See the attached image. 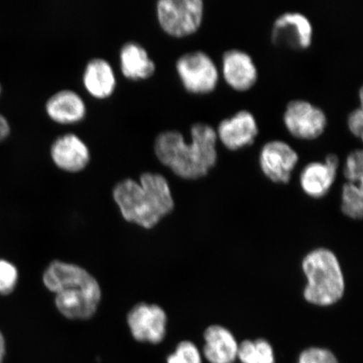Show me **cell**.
I'll list each match as a JSON object with an SVG mask.
<instances>
[{"mask_svg":"<svg viewBox=\"0 0 363 363\" xmlns=\"http://www.w3.org/2000/svg\"><path fill=\"white\" fill-rule=\"evenodd\" d=\"M204 357L211 363H234L238 357L237 340L229 330L221 325H211L203 335Z\"/></svg>","mask_w":363,"mask_h":363,"instance_id":"obj_18","label":"cell"},{"mask_svg":"<svg viewBox=\"0 0 363 363\" xmlns=\"http://www.w3.org/2000/svg\"><path fill=\"white\" fill-rule=\"evenodd\" d=\"M1 89H2L1 84H0V94H1Z\"/></svg>","mask_w":363,"mask_h":363,"instance_id":"obj_28","label":"cell"},{"mask_svg":"<svg viewBox=\"0 0 363 363\" xmlns=\"http://www.w3.org/2000/svg\"><path fill=\"white\" fill-rule=\"evenodd\" d=\"M344 175L349 183L361 184L363 181V152L353 150L348 154L344 165Z\"/></svg>","mask_w":363,"mask_h":363,"instance_id":"obj_21","label":"cell"},{"mask_svg":"<svg viewBox=\"0 0 363 363\" xmlns=\"http://www.w3.org/2000/svg\"><path fill=\"white\" fill-rule=\"evenodd\" d=\"M157 17L161 28L174 38H184L201 28L204 15L203 0H159Z\"/></svg>","mask_w":363,"mask_h":363,"instance_id":"obj_5","label":"cell"},{"mask_svg":"<svg viewBox=\"0 0 363 363\" xmlns=\"http://www.w3.org/2000/svg\"><path fill=\"white\" fill-rule=\"evenodd\" d=\"M43 283L55 294L57 310L67 319L88 320L96 313L101 289L83 267L54 261L44 272Z\"/></svg>","mask_w":363,"mask_h":363,"instance_id":"obj_3","label":"cell"},{"mask_svg":"<svg viewBox=\"0 0 363 363\" xmlns=\"http://www.w3.org/2000/svg\"><path fill=\"white\" fill-rule=\"evenodd\" d=\"M216 131L218 140L227 149L238 151L255 143L259 126L251 111L240 110L220 121Z\"/></svg>","mask_w":363,"mask_h":363,"instance_id":"obj_11","label":"cell"},{"mask_svg":"<svg viewBox=\"0 0 363 363\" xmlns=\"http://www.w3.org/2000/svg\"><path fill=\"white\" fill-rule=\"evenodd\" d=\"M4 353H6V342L1 333H0V363L3 362Z\"/></svg>","mask_w":363,"mask_h":363,"instance_id":"obj_27","label":"cell"},{"mask_svg":"<svg viewBox=\"0 0 363 363\" xmlns=\"http://www.w3.org/2000/svg\"><path fill=\"white\" fill-rule=\"evenodd\" d=\"M307 284L303 297L312 305L326 307L343 297L345 279L338 258L328 249L319 248L307 254L302 262Z\"/></svg>","mask_w":363,"mask_h":363,"instance_id":"obj_4","label":"cell"},{"mask_svg":"<svg viewBox=\"0 0 363 363\" xmlns=\"http://www.w3.org/2000/svg\"><path fill=\"white\" fill-rule=\"evenodd\" d=\"M362 183L354 184L349 182L342 187V211L345 215L353 220H360L362 217Z\"/></svg>","mask_w":363,"mask_h":363,"instance_id":"obj_20","label":"cell"},{"mask_svg":"<svg viewBox=\"0 0 363 363\" xmlns=\"http://www.w3.org/2000/svg\"><path fill=\"white\" fill-rule=\"evenodd\" d=\"M222 74L225 83L235 90L252 89L258 79L257 67L253 58L243 50H227L222 56Z\"/></svg>","mask_w":363,"mask_h":363,"instance_id":"obj_12","label":"cell"},{"mask_svg":"<svg viewBox=\"0 0 363 363\" xmlns=\"http://www.w3.org/2000/svg\"><path fill=\"white\" fill-rule=\"evenodd\" d=\"M298 160V153L282 140H269L259 152L260 169L275 184H288Z\"/></svg>","mask_w":363,"mask_h":363,"instance_id":"obj_9","label":"cell"},{"mask_svg":"<svg viewBox=\"0 0 363 363\" xmlns=\"http://www.w3.org/2000/svg\"><path fill=\"white\" fill-rule=\"evenodd\" d=\"M238 357L242 363H275L274 350L264 339L244 340L239 345Z\"/></svg>","mask_w":363,"mask_h":363,"instance_id":"obj_19","label":"cell"},{"mask_svg":"<svg viewBox=\"0 0 363 363\" xmlns=\"http://www.w3.org/2000/svg\"><path fill=\"white\" fill-rule=\"evenodd\" d=\"M298 363H339L334 354L328 349L311 347L302 352Z\"/></svg>","mask_w":363,"mask_h":363,"instance_id":"obj_24","label":"cell"},{"mask_svg":"<svg viewBox=\"0 0 363 363\" xmlns=\"http://www.w3.org/2000/svg\"><path fill=\"white\" fill-rule=\"evenodd\" d=\"M83 84L93 97L107 99L115 92L116 77L110 62L102 57H94L86 65Z\"/></svg>","mask_w":363,"mask_h":363,"instance_id":"obj_16","label":"cell"},{"mask_svg":"<svg viewBox=\"0 0 363 363\" xmlns=\"http://www.w3.org/2000/svg\"><path fill=\"white\" fill-rule=\"evenodd\" d=\"M347 126L350 133L357 138H362L363 134V111L362 106L356 108L347 117Z\"/></svg>","mask_w":363,"mask_h":363,"instance_id":"obj_25","label":"cell"},{"mask_svg":"<svg viewBox=\"0 0 363 363\" xmlns=\"http://www.w3.org/2000/svg\"><path fill=\"white\" fill-rule=\"evenodd\" d=\"M127 321L138 342L158 344L165 337L167 318L160 306L140 303L129 312Z\"/></svg>","mask_w":363,"mask_h":363,"instance_id":"obj_10","label":"cell"},{"mask_svg":"<svg viewBox=\"0 0 363 363\" xmlns=\"http://www.w3.org/2000/svg\"><path fill=\"white\" fill-rule=\"evenodd\" d=\"M50 119L59 124L78 123L87 115L84 99L72 89H62L49 97L45 106Z\"/></svg>","mask_w":363,"mask_h":363,"instance_id":"obj_15","label":"cell"},{"mask_svg":"<svg viewBox=\"0 0 363 363\" xmlns=\"http://www.w3.org/2000/svg\"><path fill=\"white\" fill-rule=\"evenodd\" d=\"M175 68L182 85L190 94H211L219 84L220 72L216 62L201 50L181 55L177 59Z\"/></svg>","mask_w":363,"mask_h":363,"instance_id":"obj_6","label":"cell"},{"mask_svg":"<svg viewBox=\"0 0 363 363\" xmlns=\"http://www.w3.org/2000/svg\"><path fill=\"white\" fill-rule=\"evenodd\" d=\"M286 129L294 138L311 140L323 135L328 125L325 112L305 99H294L286 106L283 116Z\"/></svg>","mask_w":363,"mask_h":363,"instance_id":"obj_7","label":"cell"},{"mask_svg":"<svg viewBox=\"0 0 363 363\" xmlns=\"http://www.w3.org/2000/svg\"><path fill=\"white\" fill-rule=\"evenodd\" d=\"M191 142L176 130H167L157 135L154 152L158 160L184 179L203 178L218 161L217 135L214 127L196 122L190 127Z\"/></svg>","mask_w":363,"mask_h":363,"instance_id":"obj_1","label":"cell"},{"mask_svg":"<svg viewBox=\"0 0 363 363\" xmlns=\"http://www.w3.org/2000/svg\"><path fill=\"white\" fill-rule=\"evenodd\" d=\"M314 29L303 13L289 11L276 18L271 30V40L277 47L301 51L311 48Z\"/></svg>","mask_w":363,"mask_h":363,"instance_id":"obj_8","label":"cell"},{"mask_svg":"<svg viewBox=\"0 0 363 363\" xmlns=\"http://www.w3.org/2000/svg\"><path fill=\"white\" fill-rule=\"evenodd\" d=\"M113 197L126 221L146 229L152 228L174 208L169 182L156 172H144L139 182L121 180L113 188Z\"/></svg>","mask_w":363,"mask_h":363,"instance_id":"obj_2","label":"cell"},{"mask_svg":"<svg viewBox=\"0 0 363 363\" xmlns=\"http://www.w3.org/2000/svg\"><path fill=\"white\" fill-rule=\"evenodd\" d=\"M119 57L121 70L127 79H147L156 71V63L150 57L147 49L135 40L122 45Z\"/></svg>","mask_w":363,"mask_h":363,"instance_id":"obj_17","label":"cell"},{"mask_svg":"<svg viewBox=\"0 0 363 363\" xmlns=\"http://www.w3.org/2000/svg\"><path fill=\"white\" fill-rule=\"evenodd\" d=\"M167 363H202L201 352L192 342H182L176 351L167 357Z\"/></svg>","mask_w":363,"mask_h":363,"instance_id":"obj_22","label":"cell"},{"mask_svg":"<svg viewBox=\"0 0 363 363\" xmlns=\"http://www.w3.org/2000/svg\"><path fill=\"white\" fill-rule=\"evenodd\" d=\"M11 133V125L6 118L0 115V142L6 139Z\"/></svg>","mask_w":363,"mask_h":363,"instance_id":"obj_26","label":"cell"},{"mask_svg":"<svg viewBox=\"0 0 363 363\" xmlns=\"http://www.w3.org/2000/svg\"><path fill=\"white\" fill-rule=\"evenodd\" d=\"M18 280L16 267L6 260H0V294H9L13 291Z\"/></svg>","mask_w":363,"mask_h":363,"instance_id":"obj_23","label":"cell"},{"mask_svg":"<svg viewBox=\"0 0 363 363\" xmlns=\"http://www.w3.org/2000/svg\"><path fill=\"white\" fill-rule=\"evenodd\" d=\"M50 155L58 169L68 172L84 170L91 158L88 145L74 133L57 136L50 148Z\"/></svg>","mask_w":363,"mask_h":363,"instance_id":"obj_13","label":"cell"},{"mask_svg":"<svg viewBox=\"0 0 363 363\" xmlns=\"http://www.w3.org/2000/svg\"><path fill=\"white\" fill-rule=\"evenodd\" d=\"M340 159L330 153L324 162H311L303 167L299 184L308 196L320 199L328 194L337 177Z\"/></svg>","mask_w":363,"mask_h":363,"instance_id":"obj_14","label":"cell"}]
</instances>
